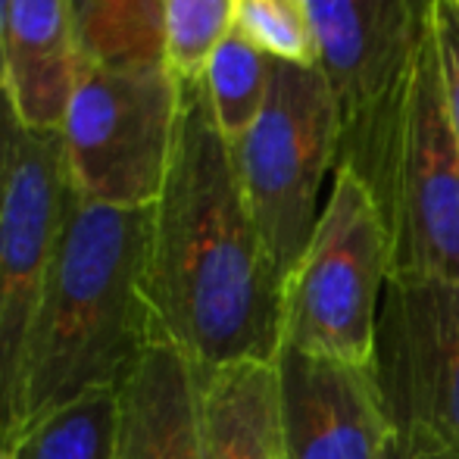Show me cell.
Returning a JSON list of instances; mask_svg holds the SVG:
<instances>
[{"mask_svg": "<svg viewBox=\"0 0 459 459\" xmlns=\"http://www.w3.org/2000/svg\"><path fill=\"white\" fill-rule=\"evenodd\" d=\"M238 29L278 63L319 66L309 0H238Z\"/></svg>", "mask_w": 459, "mask_h": 459, "instance_id": "obj_18", "label": "cell"}, {"mask_svg": "<svg viewBox=\"0 0 459 459\" xmlns=\"http://www.w3.org/2000/svg\"><path fill=\"white\" fill-rule=\"evenodd\" d=\"M19 132H22V122H19V116H16L10 91L0 85V204H4L6 178H10V160H13V147H16Z\"/></svg>", "mask_w": 459, "mask_h": 459, "instance_id": "obj_21", "label": "cell"}, {"mask_svg": "<svg viewBox=\"0 0 459 459\" xmlns=\"http://www.w3.org/2000/svg\"><path fill=\"white\" fill-rule=\"evenodd\" d=\"M4 19H6V0H0V85H4Z\"/></svg>", "mask_w": 459, "mask_h": 459, "instance_id": "obj_22", "label": "cell"}, {"mask_svg": "<svg viewBox=\"0 0 459 459\" xmlns=\"http://www.w3.org/2000/svg\"><path fill=\"white\" fill-rule=\"evenodd\" d=\"M391 241L372 191L338 166L313 238L281 281L278 351L372 366Z\"/></svg>", "mask_w": 459, "mask_h": 459, "instance_id": "obj_4", "label": "cell"}, {"mask_svg": "<svg viewBox=\"0 0 459 459\" xmlns=\"http://www.w3.org/2000/svg\"><path fill=\"white\" fill-rule=\"evenodd\" d=\"M273 66V56L263 54L238 25L212 54L204 73V88L212 119L229 144H238L260 116L269 97Z\"/></svg>", "mask_w": 459, "mask_h": 459, "instance_id": "obj_16", "label": "cell"}, {"mask_svg": "<svg viewBox=\"0 0 459 459\" xmlns=\"http://www.w3.org/2000/svg\"><path fill=\"white\" fill-rule=\"evenodd\" d=\"M204 459H288L275 359L197 366Z\"/></svg>", "mask_w": 459, "mask_h": 459, "instance_id": "obj_13", "label": "cell"}, {"mask_svg": "<svg viewBox=\"0 0 459 459\" xmlns=\"http://www.w3.org/2000/svg\"><path fill=\"white\" fill-rule=\"evenodd\" d=\"M82 54L94 66L147 69L163 63V0H73Z\"/></svg>", "mask_w": 459, "mask_h": 459, "instance_id": "obj_14", "label": "cell"}, {"mask_svg": "<svg viewBox=\"0 0 459 459\" xmlns=\"http://www.w3.org/2000/svg\"><path fill=\"white\" fill-rule=\"evenodd\" d=\"M437 6L441 0H309L319 66L341 107L338 166L363 178L375 204L391 182Z\"/></svg>", "mask_w": 459, "mask_h": 459, "instance_id": "obj_3", "label": "cell"}, {"mask_svg": "<svg viewBox=\"0 0 459 459\" xmlns=\"http://www.w3.org/2000/svg\"><path fill=\"white\" fill-rule=\"evenodd\" d=\"M69 178L56 132L16 134L0 204V441L19 429L25 347L41 307L56 238L69 204Z\"/></svg>", "mask_w": 459, "mask_h": 459, "instance_id": "obj_8", "label": "cell"}, {"mask_svg": "<svg viewBox=\"0 0 459 459\" xmlns=\"http://www.w3.org/2000/svg\"><path fill=\"white\" fill-rule=\"evenodd\" d=\"M119 391H91L25 425L6 444V459H113Z\"/></svg>", "mask_w": 459, "mask_h": 459, "instance_id": "obj_15", "label": "cell"}, {"mask_svg": "<svg viewBox=\"0 0 459 459\" xmlns=\"http://www.w3.org/2000/svg\"><path fill=\"white\" fill-rule=\"evenodd\" d=\"M0 459H6V444L0 441Z\"/></svg>", "mask_w": 459, "mask_h": 459, "instance_id": "obj_23", "label": "cell"}, {"mask_svg": "<svg viewBox=\"0 0 459 459\" xmlns=\"http://www.w3.org/2000/svg\"><path fill=\"white\" fill-rule=\"evenodd\" d=\"M244 200L278 275L290 273L319 222V191L341 157V107L322 66H273L269 97L231 144Z\"/></svg>", "mask_w": 459, "mask_h": 459, "instance_id": "obj_5", "label": "cell"}, {"mask_svg": "<svg viewBox=\"0 0 459 459\" xmlns=\"http://www.w3.org/2000/svg\"><path fill=\"white\" fill-rule=\"evenodd\" d=\"M85 63L73 0H6L4 85L22 128L60 132Z\"/></svg>", "mask_w": 459, "mask_h": 459, "instance_id": "obj_11", "label": "cell"}, {"mask_svg": "<svg viewBox=\"0 0 459 459\" xmlns=\"http://www.w3.org/2000/svg\"><path fill=\"white\" fill-rule=\"evenodd\" d=\"M288 459H378L391 435L372 366L275 353Z\"/></svg>", "mask_w": 459, "mask_h": 459, "instance_id": "obj_10", "label": "cell"}, {"mask_svg": "<svg viewBox=\"0 0 459 459\" xmlns=\"http://www.w3.org/2000/svg\"><path fill=\"white\" fill-rule=\"evenodd\" d=\"M147 238L151 206L128 210L69 194L25 347L16 431L91 391H119L157 341L144 297Z\"/></svg>", "mask_w": 459, "mask_h": 459, "instance_id": "obj_2", "label": "cell"}, {"mask_svg": "<svg viewBox=\"0 0 459 459\" xmlns=\"http://www.w3.org/2000/svg\"><path fill=\"white\" fill-rule=\"evenodd\" d=\"M144 297L157 341L191 363L275 359L281 275L244 200L204 79L182 85L169 172L151 206Z\"/></svg>", "mask_w": 459, "mask_h": 459, "instance_id": "obj_1", "label": "cell"}, {"mask_svg": "<svg viewBox=\"0 0 459 459\" xmlns=\"http://www.w3.org/2000/svg\"><path fill=\"white\" fill-rule=\"evenodd\" d=\"M378 210L391 241V281L459 284V141L435 35L406 97L400 151Z\"/></svg>", "mask_w": 459, "mask_h": 459, "instance_id": "obj_7", "label": "cell"}, {"mask_svg": "<svg viewBox=\"0 0 459 459\" xmlns=\"http://www.w3.org/2000/svg\"><path fill=\"white\" fill-rule=\"evenodd\" d=\"M238 22V0H163V63L178 85L200 82Z\"/></svg>", "mask_w": 459, "mask_h": 459, "instance_id": "obj_17", "label": "cell"}, {"mask_svg": "<svg viewBox=\"0 0 459 459\" xmlns=\"http://www.w3.org/2000/svg\"><path fill=\"white\" fill-rule=\"evenodd\" d=\"M178 107L182 85L166 66L85 63L56 132L75 197L128 210L157 204L176 147Z\"/></svg>", "mask_w": 459, "mask_h": 459, "instance_id": "obj_6", "label": "cell"}, {"mask_svg": "<svg viewBox=\"0 0 459 459\" xmlns=\"http://www.w3.org/2000/svg\"><path fill=\"white\" fill-rule=\"evenodd\" d=\"M435 41L437 56H441V79L444 94H447V113L450 126L459 141V13L454 10L450 0H441L435 13Z\"/></svg>", "mask_w": 459, "mask_h": 459, "instance_id": "obj_19", "label": "cell"}, {"mask_svg": "<svg viewBox=\"0 0 459 459\" xmlns=\"http://www.w3.org/2000/svg\"><path fill=\"white\" fill-rule=\"evenodd\" d=\"M450 4H454V10L459 13V0H450Z\"/></svg>", "mask_w": 459, "mask_h": 459, "instance_id": "obj_24", "label": "cell"}, {"mask_svg": "<svg viewBox=\"0 0 459 459\" xmlns=\"http://www.w3.org/2000/svg\"><path fill=\"white\" fill-rule=\"evenodd\" d=\"M378 459H459V444L431 435V431L394 429L391 425V435H387Z\"/></svg>", "mask_w": 459, "mask_h": 459, "instance_id": "obj_20", "label": "cell"}, {"mask_svg": "<svg viewBox=\"0 0 459 459\" xmlns=\"http://www.w3.org/2000/svg\"><path fill=\"white\" fill-rule=\"evenodd\" d=\"M372 372L394 429L459 444V284L387 281Z\"/></svg>", "mask_w": 459, "mask_h": 459, "instance_id": "obj_9", "label": "cell"}, {"mask_svg": "<svg viewBox=\"0 0 459 459\" xmlns=\"http://www.w3.org/2000/svg\"><path fill=\"white\" fill-rule=\"evenodd\" d=\"M113 459H204L197 422V363L153 341L119 385Z\"/></svg>", "mask_w": 459, "mask_h": 459, "instance_id": "obj_12", "label": "cell"}]
</instances>
